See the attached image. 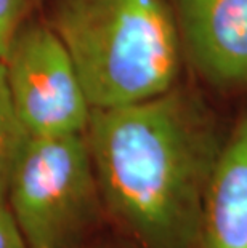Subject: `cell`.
<instances>
[{
  "mask_svg": "<svg viewBox=\"0 0 247 248\" xmlns=\"http://www.w3.org/2000/svg\"><path fill=\"white\" fill-rule=\"evenodd\" d=\"M26 248H77L104 216L83 133L29 138L7 202Z\"/></svg>",
  "mask_w": 247,
  "mask_h": 248,
  "instance_id": "cell-3",
  "label": "cell"
},
{
  "mask_svg": "<svg viewBox=\"0 0 247 248\" xmlns=\"http://www.w3.org/2000/svg\"><path fill=\"white\" fill-rule=\"evenodd\" d=\"M0 248H26L16 223L5 203H0Z\"/></svg>",
  "mask_w": 247,
  "mask_h": 248,
  "instance_id": "cell-9",
  "label": "cell"
},
{
  "mask_svg": "<svg viewBox=\"0 0 247 248\" xmlns=\"http://www.w3.org/2000/svg\"><path fill=\"white\" fill-rule=\"evenodd\" d=\"M2 64L10 103L29 138L85 131L92 106L65 44L40 10L15 31Z\"/></svg>",
  "mask_w": 247,
  "mask_h": 248,
  "instance_id": "cell-4",
  "label": "cell"
},
{
  "mask_svg": "<svg viewBox=\"0 0 247 248\" xmlns=\"http://www.w3.org/2000/svg\"><path fill=\"white\" fill-rule=\"evenodd\" d=\"M29 135L18 120L10 103L3 64L0 61V203L7 202V192L13 170Z\"/></svg>",
  "mask_w": 247,
  "mask_h": 248,
  "instance_id": "cell-7",
  "label": "cell"
},
{
  "mask_svg": "<svg viewBox=\"0 0 247 248\" xmlns=\"http://www.w3.org/2000/svg\"><path fill=\"white\" fill-rule=\"evenodd\" d=\"M199 248H247V99L231 119L210 179Z\"/></svg>",
  "mask_w": 247,
  "mask_h": 248,
  "instance_id": "cell-6",
  "label": "cell"
},
{
  "mask_svg": "<svg viewBox=\"0 0 247 248\" xmlns=\"http://www.w3.org/2000/svg\"><path fill=\"white\" fill-rule=\"evenodd\" d=\"M190 77L146 101L92 109L83 131L104 215L141 248H193L231 120Z\"/></svg>",
  "mask_w": 247,
  "mask_h": 248,
  "instance_id": "cell-1",
  "label": "cell"
},
{
  "mask_svg": "<svg viewBox=\"0 0 247 248\" xmlns=\"http://www.w3.org/2000/svg\"><path fill=\"white\" fill-rule=\"evenodd\" d=\"M92 109L141 103L188 78L165 0H42Z\"/></svg>",
  "mask_w": 247,
  "mask_h": 248,
  "instance_id": "cell-2",
  "label": "cell"
},
{
  "mask_svg": "<svg viewBox=\"0 0 247 248\" xmlns=\"http://www.w3.org/2000/svg\"><path fill=\"white\" fill-rule=\"evenodd\" d=\"M40 7L42 0H0V61L7 53L15 31Z\"/></svg>",
  "mask_w": 247,
  "mask_h": 248,
  "instance_id": "cell-8",
  "label": "cell"
},
{
  "mask_svg": "<svg viewBox=\"0 0 247 248\" xmlns=\"http://www.w3.org/2000/svg\"><path fill=\"white\" fill-rule=\"evenodd\" d=\"M188 77L220 101L247 99V0H165Z\"/></svg>",
  "mask_w": 247,
  "mask_h": 248,
  "instance_id": "cell-5",
  "label": "cell"
}]
</instances>
